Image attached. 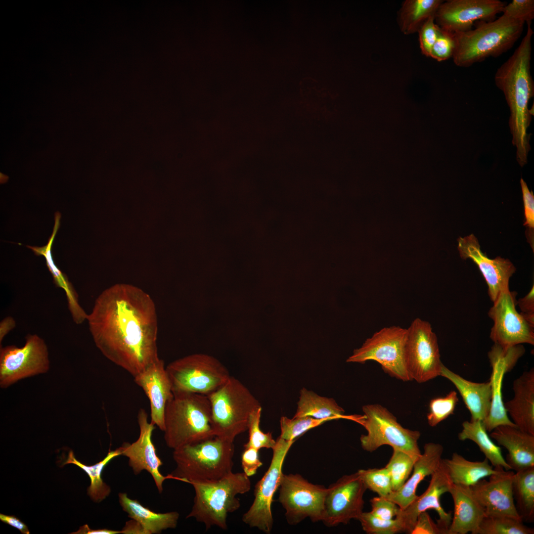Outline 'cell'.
I'll use <instances>...</instances> for the list:
<instances>
[{"label":"cell","mask_w":534,"mask_h":534,"mask_svg":"<svg viewBox=\"0 0 534 534\" xmlns=\"http://www.w3.org/2000/svg\"><path fill=\"white\" fill-rule=\"evenodd\" d=\"M87 320L101 353L133 377L159 358L156 306L141 288L117 283L104 289Z\"/></svg>","instance_id":"obj_1"},{"label":"cell","mask_w":534,"mask_h":534,"mask_svg":"<svg viewBox=\"0 0 534 534\" xmlns=\"http://www.w3.org/2000/svg\"><path fill=\"white\" fill-rule=\"evenodd\" d=\"M532 23H527L526 33L513 54L497 70L496 86L505 97L510 110L509 125L512 142L516 147V159L523 166L527 162L530 149L527 130L531 120L528 108L534 94V84L531 74Z\"/></svg>","instance_id":"obj_2"},{"label":"cell","mask_w":534,"mask_h":534,"mask_svg":"<svg viewBox=\"0 0 534 534\" xmlns=\"http://www.w3.org/2000/svg\"><path fill=\"white\" fill-rule=\"evenodd\" d=\"M477 22L474 29L453 33L452 58L457 66L468 67L505 53L519 39L525 23L504 14L496 20Z\"/></svg>","instance_id":"obj_3"},{"label":"cell","mask_w":534,"mask_h":534,"mask_svg":"<svg viewBox=\"0 0 534 534\" xmlns=\"http://www.w3.org/2000/svg\"><path fill=\"white\" fill-rule=\"evenodd\" d=\"M173 394L164 414V438L167 446L174 450L215 437L208 396L190 392Z\"/></svg>","instance_id":"obj_4"},{"label":"cell","mask_w":534,"mask_h":534,"mask_svg":"<svg viewBox=\"0 0 534 534\" xmlns=\"http://www.w3.org/2000/svg\"><path fill=\"white\" fill-rule=\"evenodd\" d=\"M190 484L195 496L186 518H194L207 529L216 526L226 530L228 514L237 511L241 505L237 495L251 489L249 477L243 472H231L218 480L195 481Z\"/></svg>","instance_id":"obj_5"},{"label":"cell","mask_w":534,"mask_h":534,"mask_svg":"<svg viewBox=\"0 0 534 534\" xmlns=\"http://www.w3.org/2000/svg\"><path fill=\"white\" fill-rule=\"evenodd\" d=\"M233 442L218 437L188 445L175 450L176 467L171 479L190 484L220 479L232 472Z\"/></svg>","instance_id":"obj_6"},{"label":"cell","mask_w":534,"mask_h":534,"mask_svg":"<svg viewBox=\"0 0 534 534\" xmlns=\"http://www.w3.org/2000/svg\"><path fill=\"white\" fill-rule=\"evenodd\" d=\"M207 396L214 436L231 442L248 430L251 413L261 406L245 385L232 376Z\"/></svg>","instance_id":"obj_7"},{"label":"cell","mask_w":534,"mask_h":534,"mask_svg":"<svg viewBox=\"0 0 534 534\" xmlns=\"http://www.w3.org/2000/svg\"><path fill=\"white\" fill-rule=\"evenodd\" d=\"M364 415L358 422L366 430L360 442L362 448L371 452L384 445L402 450L417 459L421 454L418 441L421 433L403 427L395 416L379 404L362 406Z\"/></svg>","instance_id":"obj_8"},{"label":"cell","mask_w":534,"mask_h":534,"mask_svg":"<svg viewBox=\"0 0 534 534\" xmlns=\"http://www.w3.org/2000/svg\"><path fill=\"white\" fill-rule=\"evenodd\" d=\"M174 393L190 392L208 396L230 377L218 359L194 354L176 359L166 366Z\"/></svg>","instance_id":"obj_9"},{"label":"cell","mask_w":534,"mask_h":534,"mask_svg":"<svg viewBox=\"0 0 534 534\" xmlns=\"http://www.w3.org/2000/svg\"><path fill=\"white\" fill-rule=\"evenodd\" d=\"M406 333L407 328L398 326L384 327L355 349L347 362L364 363L374 360L390 376L404 382L411 381L404 356Z\"/></svg>","instance_id":"obj_10"},{"label":"cell","mask_w":534,"mask_h":534,"mask_svg":"<svg viewBox=\"0 0 534 534\" xmlns=\"http://www.w3.org/2000/svg\"><path fill=\"white\" fill-rule=\"evenodd\" d=\"M411 380L426 382L440 375L442 364L436 334L429 322L417 318L407 328L404 350Z\"/></svg>","instance_id":"obj_11"},{"label":"cell","mask_w":534,"mask_h":534,"mask_svg":"<svg viewBox=\"0 0 534 534\" xmlns=\"http://www.w3.org/2000/svg\"><path fill=\"white\" fill-rule=\"evenodd\" d=\"M50 368L47 347L37 334H28L22 347L0 349V386L6 389L18 381L46 373Z\"/></svg>","instance_id":"obj_12"},{"label":"cell","mask_w":534,"mask_h":534,"mask_svg":"<svg viewBox=\"0 0 534 534\" xmlns=\"http://www.w3.org/2000/svg\"><path fill=\"white\" fill-rule=\"evenodd\" d=\"M278 501L285 510L290 525L307 518L313 522L322 521L327 488L310 483L298 474H282Z\"/></svg>","instance_id":"obj_13"},{"label":"cell","mask_w":534,"mask_h":534,"mask_svg":"<svg viewBox=\"0 0 534 534\" xmlns=\"http://www.w3.org/2000/svg\"><path fill=\"white\" fill-rule=\"evenodd\" d=\"M295 441H286L279 437L272 449L270 465L262 479L256 484L254 499L249 509L243 514L242 521L251 528H256L266 534H270L273 520L271 510L273 497L279 488L285 456Z\"/></svg>","instance_id":"obj_14"},{"label":"cell","mask_w":534,"mask_h":534,"mask_svg":"<svg viewBox=\"0 0 534 534\" xmlns=\"http://www.w3.org/2000/svg\"><path fill=\"white\" fill-rule=\"evenodd\" d=\"M517 292L509 289L502 291L493 302L488 315L493 321L490 338L504 347L524 343L534 345V327L516 309Z\"/></svg>","instance_id":"obj_15"},{"label":"cell","mask_w":534,"mask_h":534,"mask_svg":"<svg viewBox=\"0 0 534 534\" xmlns=\"http://www.w3.org/2000/svg\"><path fill=\"white\" fill-rule=\"evenodd\" d=\"M367 490L358 472L341 477L327 488L322 521L327 527L358 520L363 512Z\"/></svg>","instance_id":"obj_16"},{"label":"cell","mask_w":534,"mask_h":534,"mask_svg":"<svg viewBox=\"0 0 534 534\" xmlns=\"http://www.w3.org/2000/svg\"><path fill=\"white\" fill-rule=\"evenodd\" d=\"M452 484L442 459L439 468L431 475L426 490L406 507L400 508L395 518L401 523L404 532L411 534L419 514L428 509H434L439 517L437 524L442 534H448L452 514L443 509L440 497L444 493L449 492Z\"/></svg>","instance_id":"obj_17"},{"label":"cell","mask_w":534,"mask_h":534,"mask_svg":"<svg viewBox=\"0 0 534 534\" xmlns=\"http://www.w3.org/2000/svg\"><path fill=\"white\" fill-rule=\"evenodd\" d=\"M506 3L499 0H449L443 2L435 14V22L451 33L465 32L477 21L494 20Z\"/></svg>","instance_id":"obj_18"},{"label":"cell","mask_w":534,"mask_h":534,"mask_svg":"<svg viewBox=\"0 0 534 534\" xmlns=\"http://www.w3.org/2000/svg\"><path fill=\"white\" fill-rule=\"evenodd\" d=\"M137 420L139 428L138 438L132 444L125 442L119 447L121 455L128 458L129 466L135 475L140 474L143 470L149 473L159 492L162 493L163 482L171 478L170 475L163 476L159 471L163 462L157 455L152 441L154 425L149 422L148 414L143 408L139 410Z\"/></svg>","instance_id":"obj_19"},{"label":"cell","mask_w":534,"mask_h":534,"mask_svg":"<svg viewBox=\"0 0 534 534\" xmlns=\"http://www.w3.org/2000/svg\"><path fill=\"white\" fill-rule=\"evenodd\" d=\"M494 468L496 472L489 476L488 481L483 479L470 487L473 494L483 507L485 516H507L522 520L513 497L514 472L502 467Z\"/></svg>","instance_id":"obj_20"},{"label":"cell","mask_w":534,"mask_h":534,"mask_svg":"<svg viewBox=\"0 0 534 534\" xmlns=\"http://www.w3.org/2000/svg\"><path fill=\"white\" fill-rule=\"evenodd\" d=\"M460 257L471 259L478 267L488 286V294L493 302L503 291L509 289V279L516 268L508 259L497 257L489 258L481 250L477 238L473 234L457 240Z\"/></svg>","instance_id":"obj_21"},{"label":"cell","mask_w":534,"mask_h":534,"mask_svg":"<svg viewBox=\"0 0 534 534\" xmlns=\"http://www.w3.org/2000/svg\"><path fill=\"white\" fill-rule=\"evenodd\" d=\"M134 378L149 400L151 423L163 431L165 408L174 395L164 361L159 358Z\"/></svg>","instance_id":"obj_22"},{"label":"cell","mask_w":534,"mask_h":534,"mask_svg":"<svg viewBox=\"0 0 534 534\" xmlns=\"http://www.w3.org/2000/svg\"><path fill=\"white\" fill-rule=\"evenodd\" d=\"M490 432V437L507 450L505 460L511 470L534 466V435L510 425L499 426Z\"/></svg>","instance_id":"obj_23"},{"label":"cell","mask_w":534,"mask_h":534,"mask_svg":"<svg viewBox=\"0 0 534 534\" xmlns=\"http://www.w3.org/2000/svg\"><path fill=\"white\" fill-rule=\"evenodd\" d=\"M443 446L428 443L424 446V451L415 461L412 474L398 490L393 491L386 497L397 504L400 509L408 506L417 497L416 490L420 482L431 476L440 466L442 458Z\"/></svg>","instance_id":"obj_24"},{"label":"cell","mask_w":534,"mask_h":534,"mask_svg":"<svg viewBox=\"0 0 534 534\" xmlns=\"http://www.w3.org/2000/svg\"><path fill=\"white\" fill-rule=\"evenodd\" d=\"M514 396L504 406L513 423L534 435V369L525 371L513 384Z\"/></svg>","instance_id":"obj_25"},{"label":"cell","mask_w":534,"mask_h":534,"mask_svg":"<svg viewBox=\"0 0 534 534\" xmlns=\"http://www.w3.org/2000/svg\"><path fill=\"white\" fill-rule=\"evenodd\" d=\"M449 493L454 511L448 534H474L485 516L483 507L470 487L452 484Z\"/></svg>","instance_id":"obj_26"},{"label":"cell","mask_w":534,"mask_h":534,"mask_svg":"<svg viewBox=\"0 0 534 534\" xmlns=\"http://www.w3.org/2000/svg\"><path fill=\"white\" fill-rule=\"evenodd\" d=\"M453 383L471 415V420L483 422L489 413L491 398V382L476 383L466 380L443 364L440 375Z\"/></svg>","instance_id":"obj_27"},{"label":"cell","mask_w":534,"mask_h":534,"mask_svg":"<svg viewBox=\"0 0 534 534\" xmlns=\"http://www.w3.org/2000/svg\"><path fill=\"white\" fill-rule=\"evenodd\" d=\"M119 501L128 517L138 522L147 534H160L163 530L175 529L179 517L176 511L157 513L143 506L137 500L130 498L127 493L120 492Z\"/></svg>","instance_id":"obj_28"},{"label":"cell","mask_w":534,"mask_h":534,"mask_svg":"<svg viewBox=\"0 0 534 534\" xmlns=\"http://www.w3.org/2000/svg\"><path fill=\"white\" fill-rule=\"evenodd\" d=\"M345 410L332 398L320 396L312 391L303 388L297 411L293 417L310 416L317 419H348L358 423L362 415H346Z\"/></svg>","instance_id":"obj_29"},{"label":"cell","mask_w":534,"mask_h":534,"mask_svg":"<svg viewBox=\"0 0 534 534\" xmlns=\"http://www.w3.org/2000/svg\"><path fill=\"white\" fill-rule=\"evenodd\" d=\"M452 483L471 487L496 472L489 460L472 461L454 452L449 459H443Z\"/></svg>","instance_id":"obj_30"},{"label":"cell","mask_w":534,"mask_h":534,"mask_svg":"<svg viewBox=\"0 0 534 534\" xmlns=\"http://www.w3.org/2000/svg\"><path fill=\"white\" fill-rule=\"evenodd\" d=\"M462 426V430L458 435L460 441L469 440L474 442L493 467H502L506 470H511L502 454L500 447L490 439L482 421H465Z\"/></svg>","instance_id":"obj_31"},{"label":"cell","mask_w":534,"mask_h":534,"mask_svg":"<svg viewBox=\"0 0 534 534\" xmlns=\"http://www.w3.org/2000/svg\"><path fill=\"white\" fill-rule=\"evenodd\" d=\"M490 365L492 367L490 380L491 387L490 407L488 416L483 422L487 431L489 432L501 425L516 426L509 418L502 400V381L506 373L505 367L499 361Z\"/></svg>","instance_id":"obj_32"},{"label":"cell","mask_w":534,"mask_h":534,"mask_svg":"<svg viewBox=\"0 0 534 534\" xmlns=\"http://www.w3.org/2000/svg\"><path fill=\"white\" fill-rule=\"evenodd\" d=\"M441 0H406L403 2L399 14V24L405 35L418 32L431 16H435L443 2Z\"/></svg>","instance_id":"obj_33"},{"label":"cell","mask_w":534,"mask_h":534,"mask_svg":"<svg viewBox=\"0 0 534 534\" xmlns=\"http://www.w3.org/2000/svg\"><path fill=\"white\" fill-rule=\"evenodd\" d=\"M512 493L517 512L524 522L534 520V466L514 473Z\"/></svg>","instance_id":"obj_34"},{"label":"cell","mask_w":534,"mask_h":534,"mask_svg":"<svg viewBox=\"0 0 534 534\" xmlns=\"http://www.w3.org/2000/svg\"><path fill=\"white\" fill-rule=\"evenodd\" d=\"M121 455V451L118 447L114 450L110 451L105 457L99 462L90 466L86 465L75 457L72 450L69 452L67 459L63 463V465L68 464H75L83 469L89 476L90 484L88 488V494L95 502H99L108 496L111 492V488L107 485L101 478V474L104 468L113 458Z\"/></svg>","instance_id":"obj_35"},{"label":"cell","mask_w":534,"mask_h":534,"mask_svg":"<svg viewBox=\"0 0 534 534\" xmlns=\"http://www.w3.org/2000/svg\"><path fill=\"white\" fill-rule=\"evenodd\" d=\"M51 250V247H45L42 250L41 255L44 256L45 259L47 267L52 276L54 284L65 292L68 309L73 321L77 324H81L87 320L88 314L80 306L78 295L73 285L69 281L66 275L55 264Z\"/></svg>","instance_id":"obj_36"},{"label":"cell","mask_w":534,"mask_h":534,"mask_svg":"<svg viewBox=\"0 0 534 534\" xmlns=\"http://www.w3.org/2000/svg\"><path fill=\"white\" fill-rule=\"evenodd\" d=\"M534 530L513 517L485 516L474 534H534Z\"/></svg>","instance_id":"obj_37"},{"label":"cell","mask_w":534,"mask_h":534,"mask_svg":"<svg viewBox=\"0 0 534 534\" xmlns=\"http://www.w3.org/2000/svg\"><path fill=\"white\" fill-rule=\"evenodd\" d=\"M417 459L408 453L393 448V453L385 466L390 474L393 491L400 489L408 479Z\"/></svg>","instance_id":"obj_38"},{"label":"cell","mask_w":534,"mask_h":534,"mask_svg":"<svg viewBox=\"0 0 534 534\" xmlns=\"http://www.w3.org/2000/svg\"><path fill=\"white\" fill-rule=\"evenodd\" d=\"M332 418L317 419L310 416L293 417H281L280 420V437L286 441L295 439L308 430L315 428Z\"/></svg>","instance_id":"obj_39"},{"label":"cell","mask_w":534,"mask_h":534,"mask_svg":"<svg viewBox=\"0 0 534 534\" xmlns=\"http://www.w3.org/2000/svg\"><path fill=\"white\" fill-rule=\"evenodd\" d=\"M456 391H451L445 397L432 399L427 415L428 423L431 427L437 426L453 413L458 401Z\"/></svg>","instance_id":"obj_40"},{"label":"cell","mask_w":534,"mask_h":534,"mask_svg":"<svg viewBox=\"0 0 534 534\" xmlns=\"http://www.w3.org/2000/svg\"><path fill=\"white\" fill-rule=\"evenodd\" d=\"M367 489L387 497L393 491L391 479L385 467L381 468L360 469L357 471Z\"/></svg>","instance_id":"obj_41"},{"label":"cell","mask_w":534,"mask_h":534,"mask_svg":"<svg viewBox=\"0 0 534 534\" xmlns=\"http://www.w3.org/2000/svg\"><path fill=\"white\" fill-rule=\"evenodd\" d=\"M358 520L367 534H395L404 532L401 523L396 518L385 520L374 516L370 512H363Z\"/></svg>","instance_id":"obj_42"},{"label":"cell","mask_w":534,"mask_h":534,"mask_svg":"<svg viewBox=\"0 0 534 534\" xmlns=\"http://www.w3.org/2000/svg\"><path fill=\"white\" fill-rule=\"evenodd\" d=\"M262 409L261 406L257 408L250 415L248 427L249 439L244 447H252L259 450L263 448L272 449L275 445L276 441L271 433H264L260 427Z\"/></svg>","instance_id":"obj_43"},{"label":"cell","mask_w":534,"mask_h":534,"mask_svg":"<svg viewBox=\"0 0 534 534\" xmlns=\"http://www.w3.org/2000/svg\"><path fill=\"white\" fill-rule=\"evenodd\" d=\"M525 352V348L522 344L504 347L494 343L488 353V357L490 363L495 361L503 363L507 373L513 368Z\"/></svg>","instance_id":"obj_44"},{"label":"cell","mask_w":534,"mask_h":534,"mask_svg":"<svg viewBox=\"0 0 534 534\" xmlns=\"http://www.w3.org/2000/svg\"><path fill=\"white\" fill-rule=\"evenodd\" d=\"M454 47L453 34L440 28L430 57L439 62L446 60L452 57Z\"/></svg>","instance_id":"obj_45"},{"label":"cell","mask_w":534,"mask_h":534,"mask_svg":"<svg viewBox=\"0 0 534 534\" xmlns=\"http://www.w3.org/2000/svg\"><path fill=\"white\" fill-rule=\"evenodd\" d=\"M520 183L523 194L524 207L525 222L524 225L528 230L526 236L528 241L530 243L533 250L534 248V195L532 191H530L527 183L521 178Z\"/></svg>","instance_id":"obj_46"},{"label":"cell","mask_w":534,"mask_h":534,"mask_svg":"<svg viewBox=\"0 0 534 534\" xmlns=\"http://www.w3.org/2000/svg\"><path fill=\"white\" fill-rule=\"evenodd\" d=\"M435 16L430 17L422 25L418 32L421 52L430 57L432 47L438 37L440 27L435 23Z\"/></svg>","instance_id":"obj_47"},{"label":"cell","mask_w":534,"mask_h":534,"mask_svg":"<svg viewBox=\"0 0 534 534\" xmlns=\"http://www.w3.org/2000/svg\"><path fill=\"white\" fill-rule=\"evenodd\" d=\"M502 12L525 23H532L534 18V0H513L504 6Z\"/></svg>","instance_id":"obj_48"},{"label":"cell","mask_w":534,"mask_h":534,"mask_svg":"<svg viewBox=\"0 0 534 534\" xmlns=\"http://www.w3.org/2000/svg\"><path fill=\"white\" fill-rule=\"evenodd\" d=\"M373 515L385 520L394 519L400 510L399 506L385 497L377 496L370 500Z\"/></svg>","instance_id":"obj_49"},{"label":"cell","mask_w":534,"mask_h":534,"mask_svg":"<svg viewBox=\"0 0 534 534\" xmlns=\"http://www.w3.org/2000/svg\"><path fill=\"white\" fill-rule=\"evenodd\" d=\"M243 472L248 477L255 475L263 463L259 456V450L252 447H244L241 455Z\"/></svg>","instance_id":"obj_50"},{"label":"cell","mask_w":534,"mask_h":534,"mask_svg":"<svg viewBox=\"0 0 534 534\" xmlns=\"http://www.w3.org/2000/svg\"><path fill=\"white\" fill-rule=\"evenodd\" d=\"M442 534L437 524L434 522L426 511L419 514L411 532V534Z\"/></svg>","instance_id":"obj_51"},{"label":"cell","mask_w":534,"mask_h":534,"mask_svg":"<svg viewBox=\"0 0 534 534\" xmlns=\"http://www.w3.org/2000/svg\"><path fill=\"white\" fill-rule=\"evenodd\" d=\"M522 311L526 313H534V285H533L530 292L523 298L517 301Z\"/></svg>","instance_id":"obj_52"},{"label":"cell","mask_w":534,"mask_h":534,"mask_svg":"<svg viewBox=\"0 0 534 534\" xmlns=\"http://www.w3.org/2000/svg\"><path fill=\"white\" fill-rule=\"evenodd\" d=\"M0 520L3 523L16 528L23 534H29L30 533L26 525L14 516L6 515L0 513Z\"/></svg>","instance_id":"obj_53"},{"label":"cell","mask_w":534,"mask_h":534,"mask_svg":"<svg viewBox=\"0 0 534 534\" xmlns=\"http://www.w3.org/2000/svg\"><path fill=\"white\" fill-rule=\"evenodd\" d=\"M123 534H147L142 525L136 520H132L126 522L124 527L121 531Z\"/></svg>","instance_id":"obj_54"},{"label":"cell","mask_w":534,"mask_h":534,"mask_svg":"<svg viewBox=\"0 0 534 534\" xmlns=\"http://www.w3.org/2000/svg\"><path fill=\"white\" fill-rule=\"evenodd\" d=\"M16 326V322L11 316L4 318L0 323V343L1 344L4 337Z\"/></svg>","instance_id":"obj_55"},{"label":"cell","mask_w":534,"mask_h":534,"mask_svg":"<svg viewBox=\"0 0 534 534\" xmlns=\"http://www.w3.org/2000/svg\"><path fill=\"white\" fill-rule=\"evenodd\" d=\"M71 534H121V531H114L106 529L92 530L89 528L87 524H85L80 527L79 530L76 532L70 533Z\"/></svg>","instance_id":"obj_56"}]
</instances>
